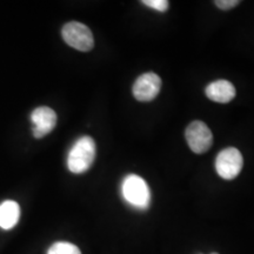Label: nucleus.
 Listing matches in <instances>:
<instances>
[{
  "label": "nucleus",
  "instance_id": "obj_13",
  "mask_svg": "<svg viewBox=\"0 0 254 254\" xmlns=\"http://www.w3.org/2000/svg\"><path fill=\"white\" fill-rule=\"evenodd\" d=\"M212 254H218V253H215V252H214V253H212Z\"/></svg>",
  "mask_w": 254,
  "mask_h": 254
},
{
  "label": "nucleus",
  "instance_id": "obj_12",
  "mask_svg": "<svg viewBox=\"0 0 254 254\" xmlns=\"http://www.w3.org/2000/svg\"><path fill=\"white\" fill-rule=\"evenodd\" d=\"M239 2H240L239 0H218V1H215L214 4L217 5L219 8L227 11V9L236 7L237 5H239Z\"/></svg>",
  "mask_w": 254,
  "mask_h": 254
},
{
  "label": "nucleus",
  "instance_id": "obj_5",
  "mask_svg": "<svg viewBox=\"0 0 254 254\" xmlns=\"http://www.w3.org/2000/svg\"><path fill=\"white\" fill-rule=\"evenodd\" d=\"M185 136L189 147L196 154L207 152L213 142V135L209 127L199 120H195L187 126Z\"/></svg>",
  "mask_w": 254,
  "mask_h": 254
},
{
  "label": "nucleus",
  "instance_id": "obj_9",
  "mask_svg": "<svg viewBox=\"0 0 254 254\" xmlns=\"http://www.w3.org/2000/svg\"><path fill=\"white\" fill-rule=\"evenodd\" d=\"M20 218V207L13 200H6L0 205V227L11 230L18 224Z\"/></svg>",
  "mask_w": 254,
  "mask_h": 254
},
{
  "label": "nucleus",
  "instance_id": "obj_7",
  "mask_svg": "<svg viewBox=\"0 0 254 254\" xmlns=\"http://www.w3.org/2000/svg\"><path fill=\"white\" fill-rule=\"evenodd\" d=\"M31 120L33 124L34 138L41 139L53 131L57 125V114L50 107H37L31 114Z\"/></svg>",
  "mask_w": 254,
  "mask_h": 254
},
{
  "label": "nucleus",
  "instance_id": "obj_3",
  "mask_svg": "<svg viewBox=\"0 0 254 254\" xmlns=\"http://www.w3.org/2000/svg\"><path fill=\"white\" fill-rule=\"evenodd\" d=\"M62 36L68 46L81 52H88L94 46L93 34L91 30L85 24L78 21H71L64 25Z\"/></svg>",
  "mask_w": 254,
  "mask_h": 254
},
{
  "label": "nucleus",
  "instance_id": "obj_10",
  "mask_svg": "<svg viewBox=\"0 0 254 254\" xmlns=\"http://www.w3.org/2000/svg\"><path fill=\"white\" fill-rule=\"evenodd\" d=\"M47 254H81L77 246L66 241H59L53 244L47 251Z\"/></svg>",
  "mask_w": 254,
  "mask_h": 254
},
{
  "label": "nucleus",
  "instance_id": "obj_8",
  "mask_svg": "<svg viewBox=\"0 0 254 254\" xmlns=\"http://www.w3.org/2000/svg\"><path fill=\"white\" fill-rule=\"evenodd\" d=\"M206 95L215 103L227 104L236 97V87L228 80H215L206 87Z\"/></svg>",
  "mask_w": 254,
  "mask_h": 254
},
{
  "label": "nucleus",
  "instance_id": "obj_4",
  "mask_svg": "<svg viewBox=\"0 0 254 254\" xmlns=\"http://www.w3.org/2000/svg\"><path fill=\"white\" fill-rule=\"evenodd\" d=\"M244 159L238 148L228 147L222 150L215 159V170L222 179L232 180L243 170Z\"/></svg>",
  "mask_w": 254,
  "mask_h": 254
},
{
  "label": "nucleus",
  "instance_id": "obj_2",
  "mask_svg": "<svg viewBox=\"0 0 254 254\" xmlns=\"http://www.w3.org/2000/svg\"><path fill=\"white\" fill-rule=\"evenodd\" d=\"M122 193L127 204L146 209L151 204V190L147 183L136 174H128L122 184Z\"/></svg>",
  "mask_w": 254,
  "mask_h": 254
},
{
  "label": "nucleus",
  "instance_id": "obj_11",
  "mask_svg": "<svg viewBox=\"0 0 254 254\" xmlns=\"http://www.w3.org/2000/svg\"><path fill=\"white\" fill-rule=\"evenodd\" d=\"M142 4L159 12H166L170 5L167 0H144Z\"/></svg>",
  "mask_w": 254,
  "mask_h": 254
},
{
  "label": "nucleus",
  "instance_id": "obj_6",
  "mask_svg": "<svg viewBox=\"0 0 254 254\" xmlns=\"http://www.w3.org/2000/svg\"><path fill=\"white\" fill-rule=\"evenodd\" d=\"M161 88V79L153 72L141 74L133 85V95L139 101H151L155 99Z\"/></svg>",
  "mask_w": 254,
  "mask_h": 254
},
{
  "label": "nucleus",
  "instance_id": "obj_1",
  "mask_svg": "<svg viewBox=\"0 0 254 254\" xmlns=\"http://www.w3.org/2000/svg\"><path fill=\"white\" fill-rule=\"evenodd\" d=\"M95 142L91 136L84 135L78 139L68 152L67 167L72 173L86 172L95 159Z\"/></svg>",
  "mask_w": 254,
  "mask_h": 254
}]
</instances>
